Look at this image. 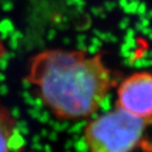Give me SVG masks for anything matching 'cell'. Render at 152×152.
<instances>
[{
    "label": "cell",
    "instance_id": "cell-1",
    "mask_svg": "<svg viewBox=\"0 0 152 152\" xmlns=\"http://www.w3.org/2000/svg\"><path fill=\"white\" fill-rule=\"evenodd\" d=\"M25 81L54 117L89 118L101 108L114 86L113 72L100 53L48 48L30 58Z\"/></svg>",
    "mask_w": 152,
    "mask_h": 152
},
{
    "label": "cell",
    "instance_id": "cell-2",
    "mask_svg": "<svg viewBox=\"0 0 152 152\" xmlns=\"http://www.w3.org/2000/svg\"><path fill=\"white\" fill-rule=\"evenodd\" d=\"M149 121L115 107L90 121L84 129L87 152H132L140 143Z\"/></svg>",
    "mask_w": 152,
    "mask_h": 152
},
{
    "label": "cell",
    "instance_id": "cell-3",
    "mask_svg": "<svg viewBox=\"0 0 152 152\" xmlns=\"http://www.w3.org/2000/svg\"><path fill=\"white\" fill-rule=\"evenodd\" d=\"M115 107L142 120L152 118V73L137 71L121 82Z\"/></svg>",
    "mask_w": 152,
    "mask_h": 152
},
{
    "label": "cell",
    "instance_id": "cell-4",
    "mask_svg": "<svg viewBox=\"0 0 152 152\" xmlns=\"http://www.w3.org/2000/svg\"><path fill=\"white\" fill-rule=\"evenodd\" d=\"M23 137L10 111L0 102V152H21Z\"/></svg>",
    "mask_w": 152,
    "mask_h": 152
},
{
    "label": "cell",
    "instance_id": "cell-5",
    "mask_svg": "<svg viewBox=\"0 0 152 152\" xmlns=\"http://www.w3.org/2000/svg\"><path fill=\"white\" fill-rule=\"evenodd\" d=\"M6 53H7V48H6L5 42H3V39L0 38V62L2 61V59L4 58Z\"/></svg>",
    "mask_w": 152,
    "mask_h": 152
}]
</instances>
